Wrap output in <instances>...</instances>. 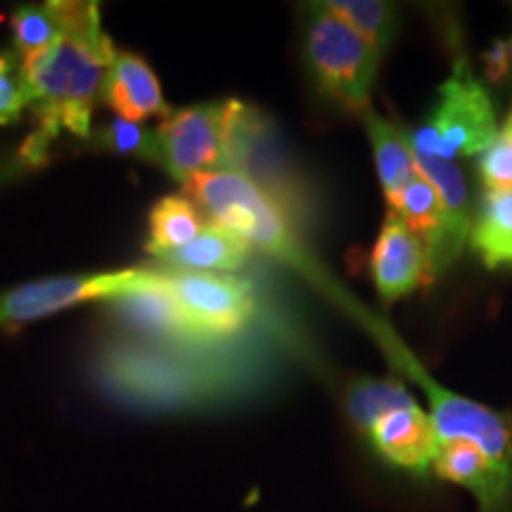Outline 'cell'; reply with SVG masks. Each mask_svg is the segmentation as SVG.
I'll return each mask as SVG.
<instances>
[{
  "instance_id": "cell-20",
  "label": "cell",
  "mask_w": 512,
  "mask_h": 512,
  "mask_svg": "<svg viewBox=\"0 0 512 512\" xmlns=\"http://www.w3.org/2000/svg\"><path fill=\"white\" fill-rule=\"evenodd\" d=\"M470 245L486 268L512 266V190L484 192L472 221Z\"/></svg>"
},
{
  "instance_id": "cell-18",
  "label": "cell",
  "mask_w": 512,
  "mask_h": 512,
  "mask_svg": "<svg viewBox=\"0 0 512 512\" xmlns=\"http://www.w3.org/2000/svg\"><path fill=\"white\" fill-rule=\"evenodd\" d=\"M209 221L197 209L188 195H166L150 209V233H147L145 252L155 259L176 252L197 238Z\"/></svg>"
},
{
  "instance_id": "cell-25",
  "label": "cell",
  "mask_w": 512,
  "mask_h": 512,
  "mask_svg": "<svg viewBox=\"0 0 512 512\" xmlns=\"http://www.w3.org/2000/svg\"><path fill=\"white\" fill-rule=\"evenodd\" d=\"M27 107L22 57L15 50H0V126L15 124Z\"/></svg>"
},
{
  "instance_id": "cell-7",
  "label": "cell",
  "mask_w": 512,
  "mask_h": 512,
  "mask_svg": "<svg viewBox=\"0 0 512 512\" xmlns=\"http://www.w3.org/2000/svg\"><path fill=\"white\" fill-rule=\"evenodd\" d=\"M152 278V268L53 275L0 292V328H19L86 302H110L138 290Z\"/></svg>"
},
{
  "instance_id": "cell-22",
  "label": "cell",
  "mask_w": 512,
  "mask_h": 512,
  "mask_svg": "<svg viewBox=\"0 0 512 512\" xmlns=\"http://www.w3.org/2000/svg\"><path fill=\"white\" fill-rule=\"evenodd\" d=\"M10 27L12 38H15V53L19 57L50 46V43L64 34V24L60 10H57V3L19 8L10 19Z\"/></svg>"
},
{
  "instance_id": "cell-17",
  "label": "cell",
  "mask_w": 512,
  "mask_h": 512,
  "mask_svg": "<svg viewBox=\"0 0 512 512\" xmlns=\"http://www.w3.org/2000/svg\"><path fill=\"white\" fill-rule=\"evenodd\" d=\"M249 256H252V247L240 235L207 223V228L195 240L162 256L159 261H164L169 268H178V271L233 273L247 264Z\"/></svg>"
},
{
  "instance_id": "cell-24",
  "label": "cell",
  "mask_w": 512,
  "mask_h": 512,
  "mask_svg": "<svg viewBox=\"0 0 512 512\" xmlns=\"http://www.w3.org/2000/svg\"><path fill=\"white\" fill-rule=\"evenodd\" d=\"M477 174L486 192L512 190V110L503 128H498L494 143L479 155Z\"/></svg>"
},
{
  "instance_id": "cell-5",
  "label": "cell",
  "mask_w": 512,
  "mask_h": 512,
  "mask_svg": "<svg viewBox=\"0 0 512 512\" xmlns=\"http://www.w3.org/2000/svg\"><path fill=\"white\" fill-rule=\"evenodd\" d=\"M498 133L491 95L472 74L463 55L453 62V72L441 83L437 102L422 126L411 133V145L425 155L453 162L475 157L494 143Z\"/></svg>"
},
{
  "instance_id": "cell-11",
  "label": "cell",
  "mask_w": 512,
  "mask_h": 512,
  "mask_svg": "<svg viewBox=\"0 0 512 512\" xmlns=\"http://www.w3.org/2000/svg\"><path fill=\"white\" fill-rule=\"evenodd\" d=\"M105 311L114 330L124 335L162 342H202L192 332L159 268H152V278L143 287L105 302Z\"/></svg>"
},
{
  "instance_id": "cell-10",
  "label": "cell",
  "mask_w": 512,
  "mask_h": 512,
  "mask_svg": "<svg viewBox=\"0 0 512 512\" xmlns=\"http://www.w3.org/2000/svg\"><path fill=\"white\" fill-rule=\"evenodd\" d=\"M370 275L382 302L387 304L408 297L434 280L422 240L399 214L389 209L370 254Z\"/></svg>"
},
{
  "instance_id": "cell-14",
  "label": "cell",
  "mask_w": 512,
  "mask_h": 512,
  "mask_svg": "<svg viewBox=\"0 0 512 512\" xmlns=\"http://www.w3.org/2000/svg\"><path fill=\"white\" fill-rule=\"evenodd\" d=\"M102 102L119 119L133 121V124L150 117L166 119L171 114L155 72L136 53H117L114 57L105 86H102Z\"/></svg>"
},
{
  "instance_id": "cell-4",
  "label": "cell",
  "mask_w": 512,
  "mask_h": 512,
  "mask_svg": "<svg viewBox=\"0 0 512 512\" xmlns=\"http://www.w3.org/2000/svg\"><path fill=\"white\" fill-rule=\"evenodd\" d=\"M304 60L325 100L356 117L370 110L380 55L325 3L304 5Z\"/></svg>"
},
{
  "instance_id": "cell-23",
  "label": "cell",
  "mask_w": 512,
  "mask_h": 512,
  "mask_svg": "<svg viewBox=\"0 0 512 512\" xmlns=\"http://www.w3.org/2000/svg\"><path fill=\"white\" fill-rule=\"evenodd\" d=\"M95 147L110 150L119 157H133L140 162L157 164V133L133 121L112 119L93 136Z\"/></svg>"
},
{
  "instance_id": "cell-16",
  "label": "cell",
  "mask_w": 512,
  "mask_h": 512,
  "mask_svg": "<svg viewBox=\"0 0 512 512\" xmlns=\"http://www.w3.org/2000/svg\"><path fill=\"white\" fill-rule=\"evenodd\" d=\"M361 121L366 126L370 147H373L384 200H387L389 211H399L403 192L418 178L411 136L392 121L375 114L373 107L361 114Z\"/></svg>"
},
{
  "instance_id": "cell-8",
  "label": "cell",
  "mask_w": 512,
  "mask_h": 512,
  "mask_svg": "<svg viewBox=\"0 0 512 512\" xmlns=\"http://www.w3.org/2000/svg\"><path fill=\"white\" fill-rule=\"evenodd\" d=\"M164 283L202 342H221L249 325L256 313V294L249 280L228 273L159 268Z\"/></svg>"
},
{
  "instance_id": "cell-12",
  "label": "cell",
  "mask_w": 512,
  "mask_h": 512,
  "mask_svg": "<svg viewBox=\"0 0 512 512\" xmlns=\"http://www.w3.org/2000/svg\"><path fill=\"white\" fill-rule=\"evenodd\" d=\"M366 439L384 463L411 475L430 472L441 448L430 413L420 406L387 413L370 427Z\"/></svg>"
},
{
  "instance_id": "cell-19",
  "label": "cell",
  "mask_w": 512,
  "mask_h": 512,
  "mask_svg": "<svg viewBox=\"0 0 512 512\" xmlns=\"http://www.w3.org/2000/svg\"><path fill=\"white\" fill-rule=\"evenodd\" d=\"M418 406L406 384L394 377H368L358 375L349 380L347 392H344V411L351 425L366 437L370 427L387 413L401 411V408Z\"/></svg>"
},
{
  "instance_id": "cell-9",
  "label": "cell",
  "mask_w": 512,
  "mask_h": 512,
  "mask_svg": "<svg viewBox=\"0 0 512 512\" xmlns=\"http://www.w3.org/2000/svg\"><path fill=\"white\" fill-rule=\"evenodd\" d=\"M230 100L171 110L157 133V166L183 185L209 171H223Z\"/></svg>"
},
{
  "instance_id": "cell-1",
  "label": "cell",
  "mask_w": 512,
  "mask_h": 512,
  "mask_svg": "<svg viewBox=\"0 0 512 512\" xmlns=\"http://www.w3.org/2000/svg\"><path fill=\"white\" fill-rule=\"evenodd\" d=\"M264 366L216 342H162L110 332L95 344L88 373L98 392L145 413L200 408L242 392Z\"/></svg>"
},
{
  "instance_id": "cell-27",
  "label": "cell",
  "mask_w": 512,
  "mask_h": 512,
  "mask_svg": "<svg viewBox=\"0 0 512 512\" xmlns=\"http://www.w3.org/2000/svg\"><path fill=\"white\" fill-rule=\"evenodd\" d=\"M24 171H31V166L24 162L19 152L12 155H0V185L15 181L17 176H22Z\"/></svg>"
},
{
  "instance_id": "cell-2",
  "label": "cell",
  "mask_w": 512,
  "mask_h": 512,
  "mask_svg": "<svg viewBox=\"0 0 512 512\" xmlns=\"http://www.w3.org/2000/svg\"><path fill=\"white\" fill-rule=\"evenodd\" d=\"M55 3L64 34L22 57L24 91L38 119L34 136L48 145L62 131L91 138L95 102L102 100V86L117 57L112 38L102 29L98 3Z\"/></svg>"
},
{
  "instance_id": "cell-21",
  "label": "cell",
  "mask_w": 512,
  "mask_h": 512,
  "mask_svg": "<svg viewBox=\"0 0 512 512\" xmlns=\"http://www.w3.org/2000/svg\"><path fill=\"white\" fill-rule=\"evenodd\" d=\"M325 8L347 22L380 57L396 34V8L384 0H328Z\"/></svg>"
},
{
  "instance_id": "cell-15",
  "label": "cell",
  "mask_w": 512,
  "mask_h": 512,
  "mask_svg": "<svg viewBox=\"0 0 512 512\" xmlns=\"http://www.w3.org/2000/svg\"><path fill=\"white\" fill-rule=\"evenodd\" d=\"M413 157L415 169L420 171L422 178L432 183V188L437 190L441 200V209H444L446 219V259L448 266H451L463 254L467 242H470L472 221H475L467 178L456 162L425 155V152L415 150V147Z\"/></svg>"
},
{
  "instance_id": "cell-6",
  "label": "cell",
  "mask_w": 512,
  "mask_h": 512,
  "mask_svg": "<svg viewBox=\"0 0 512 512\" xmlns=\"http://www.w3.org/2000/svg\"><path fill=\"white\" fill-rule=\"evenodd\" d=\"M375 332L387 344V351H392L396 363L420 384L422 392L427 394L430 401V418L434 422V430L441 444L446 441H470L475 444L486 458L494 463L498 470L512 477V418L508 413H498L494 408L477 403L467 396L456 392H448L439 382H434L420 363L408 354L401 342H394L387 335L389 330L375 325Z\"/></svg>"
},
{
  "instance_id": "cell-13",
  "label": "cell",
  "mask_w": 512,
  "mask_h": 512,
  "mask_svg": "<svg viewBox=\"0 0 512 512\" xmlns=\"http://www.w3.org/2000/svg\"><path fill=\"white\" fill-rule=\"evenodd\" d=\"M432 470L444 482L470 491L479 512H512V477L498 470L470 441L441 444Z\"/></svg>"
},
{
  "instance_id": "cell-26",
  "label": "cell",
  "mask_w": 512,
  "mask_h": 512,
  "mask_svg": "<svg viewBox=\"0 0 512 512\" xmlns=\"http://www.w3.org/2000/svg\"><path fill=\"white\" fill-rule=\"evenodd\" d=\"M482 67L486 81L503 86L512 76V36L496 38L482 53Z\"/></svg>"
},
{
  "instance_id": "cell-3",
  "label": "cell",
  "mask_w": 512,
  "mask_h": 512,
  "mask_svg": "<svg viewBox=\"0 0 512 512\" xmlns=\"http://www.w3.org/2000/svg\"><path fill=\"white\" fill-rule=\"evenodd\" d=\"M183 190L209 223L240 235L252 249L256 247L275 256L328 297L337 299L339 304H349L347 294L332 283L318 261L306 252L285 209L252 178L238 171H209L185 183Z\"/></svg>"
}]
</instances>
